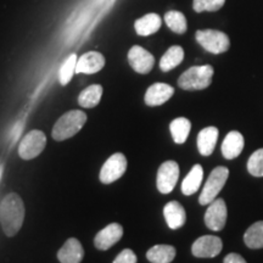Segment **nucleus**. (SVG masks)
I'll list each match as a JSON object with an SVG mask.
<instances>
[{"label": "nucleus", "instance_id": "obj_1", "mask_svg": "<svg viewBox=\"0 0 263 263\" xmlns=\"http://www.w3.org/2000/svg\"><path fill=\"white\" fill-rule=\"evenodd\" d=\"M25 205L17 194L6 195L0 203V223L8 236H14L24 224Z\"/></svg>", "mask_w": 263, "mask_h": 263}, {"label": "nucleus", "instance_id": "obj_2", "mask_svg": "<svg viewBox=\"0 0 263 263\" xmlns=\"http://www.w3.org/2000/svg\"><path fill=\"white\" fill-rule=\"evenodd\" d=\"M87 122V115L81 110H72L59 118L52 128L51 136L55 140L62 141L74 137Z\"/></svg>", "mask_w": 263, "mask_h": 263}, {"label": "nucleus", "instance_id": "obj_3", "mask_svg": "<svg viewBox=\"0 0 263 263\" xmlns=\"http://www.w3.org/2000/svg\"><path fill=\"white\" fill-rule=\"evenodd\" d=\"M213 67L211 65L194 66L180 76L178 85L184 90H201L206 89L212 83Z\"/></svg>", "mask_w": 263, "mask_h": 263}, {"label": "nucleus", "instance_id": "obj_4", "mask_svg": "<svg viewBox=\"0 0 263 263\" xmlns=\"http://www.w3.org/2000/svg\"><path fill=\"white\" fill-rule=\"evenodd\" d=\"M229 177V170L227 167L218 166L210 173V177L207 178L205 185H203L201 195L199 197L200 205H210L212 201H215L217 195L221 193V190L224 186Z\"/></svg>", "mask_w": 263, "mask_h": 263}, {"label": "nucleus", "instance_id": "obj_5", "mask_svg": "<svg viewBox=\"0 0 263 263\" xmlns=\"http://www.w3.org/2000/svg\"><path fill=\"white\" fill-rule=\"evenodd\" d=\"M197 43L207 51L212 54H222L226 52L230 47V41L228 35L221 31L215 29H202L197 31L195 34Z\"/></svg>", "mask_w": 263, "mask_h": 263}, {"label": "nucleus", "instance_id": "obj_6", "mask_svg": "<svg viewBox=\"0 0 263 263\" xmlns=\"http://www.w3.org/2000/svg\"><path fill=\"white\" fill-rule=\"evenodd\" d=\"M47 145V137L42 130H31L18 145V155L24 160H32L41 155Z\"/></svg>", "mask_w": 263, "mask_h": 263}, {"label": "nucleus", "instance_id": "obj_7", "mask_svg": "<svg viewBox=\"0 0 263 263\" xmlns=\"http://www.w3.org/2000/svg\"><path fill=\"white\" fill-rule=\"evenodd\" d=\"M127 170V159L123 154H114L104 163L103 168L100 171V180L104 184H111L116 182L126 173Z\"/></svg>", "mask_w": 263, "mask_h": 263}, {"label": "nucleus", "instance_id": "obj_8", "mask_svg": "<svg viewBox=\"0 0 263 263\" xmlns=\"http://www.w3.org/2000/svg\"><path fill=\"white\" fill-rule=\"evenodd\" d=\"M179 178V166L176 161H166L160 166L157 172V189L162 194H170L176 186Z\"/></svg>", "mask_w": 263, "mask_h": 263}, {"label": "nucleus", "instance_id": "obj_9", "mask_svg": "<svg viewBox=\"0 0 263 263\" xmlns=\"http://www.w3.org/2000/svg\"><path fill=\"white\" fill-rule=\"evenodd\" d=\"M223 242L218 236L203 235L195 240L192 246V252L199 258H213L221 254Z\"/></svg>", "mask_w": 263, "mask_h": 263}, {"label": "nucleus", "instance_id": "obj_10", "mask_svg": "<svg viewBox=\"0 0 263 263\" xmlns=\"http://www.w3.org/2000/svg\"><path fill=\"white\" fill-rule=\"evenodd\" d=\"M227 205L223 199H216L210 203V207L205 213V224L207 228L215 232H219L224 228L227 222Z\"/></svg>", "mask_w": 263, "mask_h": 263}, {"label": "nucleus", "instance_id": "obj_11", "mask_svg": "<svg viewBox=\"0 0 263 263\" xmlns=\"http://www.w3.org/2000/svg\"><path fill=\"white\" fill-rule=\"evenodd\" d=\"M128 61H129L132 68L141 74L149 73L155 65V58L139 45L130 48L128 52Z\"/></svg>", "mask_w": 263, "mask_h": 263}, {"label": "nucleus", "instance_id": "obj_12", "mask_svg": "<svg viewBox=\"0 0 263 263\" xmlns=\"http://www.w3.org/2000/svg\"><path fill=\"white\" fill-rule=\"evenodd\" d=\"M122 236L123 227L118 223H111L95 235L94 245L97 246V249L105 251V250H108L111 246L120 241Z\"/></svg>", "mask_w": 263, "mask_h": 263}, {"label": "nucleus", "instance_id": "obj_13", "mask_svg": "<svg viewBox=\"0 0 263 263\" xmlns=\"http://www.w3.org/2000/svg\"><path fill=\"white\" fill-rule=\"evenodd\" d=\"M105 66V58L98 51H88L78 59L76 73L93 74L101 71Z\"/></svg>", "mask_w": 263, "mask_h": 263}, {"label": "nucleus", "instance_id": "obj_14", "mask_svg": "<svg viewBox=\"0 0 263 263\" xmlns=\"http://www.w3.org/2000/svg\"><path fill=\"white\" fill-rule=\"evenodd\" d=\"M174 89L170 84L155 83L147 88L145 93V104L147 106H160L173 97Z\"/></svg>", "mask_w": 263, "mask_h": 263}, {"label": "nucleus", "instance_id": "obj_15", "mask_svg": "<svg viewBox=\"0 0 263 263\" xmlns=\"http://www.w3.org/2000/svg\"><path fill=\"white\" fill-rule=\"evenodd\" d=\"M84 257V250L77 239L70 238L59 250L58 258L61 263H81Z\"/></svg>", "mask_w": 263, "mask_h": 263}, {"label": "nucleus", "instance_id": "obj_16", "mask_svg": "<svg viewBox=\"0 0 263 263\" xmlns=\"http://www.w3.org/2000/svg\"><path fill=\"white\" fill-rule=\"evenodd\" d=\"M245 140L242 134L238 130L229 132L227 134L222 144V155L224 156L227 160L236 159L240 154H241L242 149H244Z\"/></svg>", "mask_w": 263, "mask_h": 263}, {"label": "nucleus", "instance_id": "obj_17", "mask_svg": "<svg viewBox=\"0 0 263 263\" xmlns=\"http://www.w3.org/2000/svg\"><path fill=\"white\" fill-rule=\"evenodd\" d=\"M163 216L167 226L171 229H179L185 224L186 213L184 207L178 201H171L164 206Z\"/></svg>", "mask_w": 263, "mask_h": 263}, {"label": "nucleus", "instance_id": "obj_18", "mask_svg": "<svg viewBox=\"0 0 263 263\" xmlns=\"http://www.w3.org/2000/svg\"><path fill=\"white\" fill-rule=\"evenodd\" d=\"M219 132L216 127H206L197 136V149L202 156H210L215 151Z\"/></svg>", "mask_w": 263, "mask_h": 263}, {"label": "nucleus", "instance_id": "obj_19", "mask_svg": "<svg viewBox=\"0 0 263 263\" xmlns=\"http://www.w3.org/2000/svg\"><path fill=\"white\" fill-rule=\"evenodd\" d=\"M161 24H162V20H161L159 15L147 14L139 20H137L136 24H134V28H136L138 34L146 37V35H151L159 31Z\"/></svg>", "mask_w": 263, "mask_h": 263}, {"label": "nucleus", "instance_id": "obj_20", "mask_svg": "<svg viewBox=\"0 0 263 263\" xmlns=\"http://www.w3.org/2000/svg\"><path fill=\"white\" fill-rule=\"evenodd\" d=\"M203 179V170L201 164H195L192 171L186 174L182 183V193L184 195L190 196L200 189Z\"/></svg>", "mask_w": 263, "mask_h": 263}, {"label": "nucleus", "instance_id": "obj_21", "mask_svg": "<svg viewBox=\"0 0 263 263\" xmlns=\"http://www.w3.org/2000/svg\"><path fill=\"white\" fill-rule=\"evenodd\" d=\"M176 257V249L171 245H155L146 254L151 263H171Z\"/></svg>", "mask_w": 263, "mask_h": 263}, {"label": "nucleus", "instance_id": "obj_22", "mask_svg": "<svg viewBox=\"0 0 263 263\" xmlns=\"http://www.w3.org/2000/svg\"><path fill=\"white\" fill-rule=\"evenodd\" d=\"M184 59V50L179 45L171 47L168 50L164 52V55L160 60V68L163 72H168L174 67L182 64Z\"/></svg>", "mask_w": 263, "mask_h": 263}, {"label": "nucleus", "instance_id": "obj_23", "mask_svg": "<svg viewBox=\"0 0 263 263\" xmlns=\"http://www.w3.org/2000/svg\"><path fill=\"white\" fill-rule=\"evenodd\" d=\"M171 134H172L174 143L184 144L188 139V136L192 129V123L188 118L178 117L173 120L170 124Z\"/></svg>", "mask_w": 263, "mask_h": 263}, {"label": "nucleus", "instance_id": "obj_24", "mask_svg": "<svg viewBox=\"0 0 263 263\" xmlns=\"http://www.w3.org/2000/svg\"><path fill=\"white\" fill-rule=\"evenodd\" d=\"M103 97V87L99 84H93L85 88L78 97V104L84 108H93L100 103Z\"/></svg>", "mask_w": 263, "mask_h": 263}, {"label": "nucleus", "instance_id": "obj_25", "mask_svg": "<svg viewBox=\"0 0 263 263\" xmlns=\"http://www.w3.org/2000/svg\"><path fill=\"white\" fill-rule=\"evenodd\" d=\"M244 241L250 249L263 248V221L256 222L245 232Z\"/></svg>", "mask_w": 263, "mask_h": 263}, {"label": "nucleus", "instance_id": "obj_26", "mask_svg": "<svg viewBox=\"0 0 263 263\" xmlns=\"http://www.w3.org/2000/svg\"><path fill=\"white\" fill-rule=\"evenodd\" d=\"M164 22L168 26L171 31L178 34H183L186 32V18L182 12L179 11H168L164 15Z\"/></svg>", "mask_w": 263, "mask_h": 263}, {"label": "nucleus", "instance_id": "obj_27", "mask_svg": "<svg viewBox=\"0 0 263 263\" xmlns=\"http://www.w3.org/2000/svg\"><path fill=\"white\" fill-rule=\"evenodd\" d=\"M78 58L76 54H71L70 57L66 59L64 64L61 65L60 72H59V80H60L61 85H66L70 83V81L76 73V66H77Z\"/></svg>", "mask_w": 263, "mask_h": 263}, {"label": "nucleus", "instance_id": "obj_28", "mask_svg": "<svg viewBox=\"0 0 263 263\" xmlns=\"http://www.w3.org/2000/svg\"><path fill=\"white\" fill-rule=\"evenodd\" d=\"M248 171L254 177H263V147L256 150L248 161Z\"/></svg>", "mask_w": 263, "mask_h": 263}, {"label": "nucleus", "instance_id": "obj_29", "mask_svg": "<svg viewBox=\"0 0 263 263\" xmlns=\"http://www.w3.org/2000/svg\"><path fill=\"white\" fill-rule=\"evenodd\" d=\"M226 0H194L193 8L196 12L217 11L224 5Z\"/></svg>", "mask_w": 263, "mask_h": 263}, {"label": "nucleus", "instance_id": "obj_30", "mask_svg": "<svg viewBox=\"0 0 263 263\" xmlns=\"http://www.w3.org/2000/svg\"><path fill=\"white\" fill-rule=\"evenodd\" d=\"M112 263H137V256L132 250L124 249Z\"/></svg>", "mask_w": 263, "mask_h": 263}, {"label": "nucleus", "instance_id": "obj_31", "mask_svg": "<svg viewBox=\"0 0 263 263\" xmlns=\"http://www.w3.org/2000/svg\"><path fill=\"white\" fill-rule=\"evenodd\" d=\"M223 263H248L239 254H229L224 257Z\"/></svg>", "mask_w": 263, "mask_h": 263}, {"label": "nucleus", "instance_id": "obj_32", "mask_svg": "<svg viewBox=\"0 0 263 263\" xmlns=\"http://www.w3.org/2000/svg\"><path fill=\"white\" fill-rule=\"evenodd\" d=\"M0 176H2V168H0Z\"/></svg>", "mask_w": 263, "mask_h": 263}]
</instances>
